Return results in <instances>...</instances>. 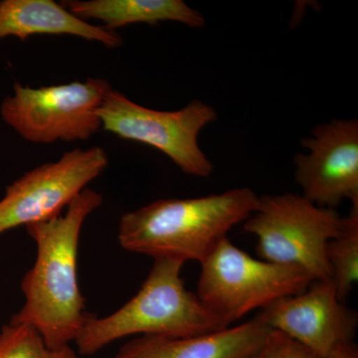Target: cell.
<instances>
[{
  "label": "cell",
  "instance_id": "1",
  "mask_svg": "<svg viewBox=\"0 0 358 358\" xmlns=\"http://www.w3.org/2000/svg\"><path fill=\"white\" fill-rule=\"evenodd\" d=\"M103 202L86 188L67 207L64 216L27 226L37 246L33 267L21 282L25 303L10 324L34 327L52 350L69 346L92 315L78 282V246L86 218Z\"/></svg>",
  "mask_w": 358,
  "mask_h": 358
},
{
  "label": "cell",
  "instance_id": "2",
  "mask_svg": "<svg viewBox=\"0 0 358 358\" xmlns=\"http://www.w3.org/2000/svg\"><path fill=\"white\" fill-rule=\"evenodd\" d=\"M258 203V195L249 187L196 199L157 200L122 216L119 242L122 248L155 260L201 263Z\"/></svg>",
  "mask_w": 358,
  "mask_h": 358
},
{
  "label": "cell",
  "instance_id": "3",
  "mask_svg": "<svg viewBox=\"0 0 358 358\" xmlns=\"http://www.w3.org/2000/svg\"><path fill=\"white\" fill-rule=\"evenodd\" d=\"M185 263L159 259L138 294L105 317L92 315L78 334V350L93 355L113 341L134 336L187 338L228 327L185 288L181 278Z\"/></svg>",
  "mask_w": 358,
  "mask_h": 358
},
{
  "label": "cell",
  "instance_id": "4",
  "mask_svg": "<svg viewBox=\"0 0 358 358\" xmlns=\"http://www.w3.org/2000/svg\"><path fill=\"white\" fill-rule=\"evenodd\" d=\"M343 217L301 195L259 196L256 211L244 223L245 232L258 239L261 260L306 271L313 281L333 279L327 243L341 231Z\"/></svg>",
  "mask_w": 358,
  "mask_h": 358
},
{
  "label": "cell",
  "instance_id": "5",
  "mask_svg": "<svg viewBox=\"0 0 358 358\" xmlns=\"http://www.w3.org/2000/svg\"><path fill=\"white\" fill-rule=\"evenodd\" d=\"M200 264L197 296L227 327L257 308L303 293L313 282L300 268L253 258L228 237Z\"/></svg>",
  "mask_w": 358,
  "mask_h": 358
},
{
  "label": "cell",
  "instance_id": "6",
  "mask_svg": "<svg viewBox=\"0 0 358 358\" xmlns=\"http://www.w3.org/2000/svg\"><path fill=\"white\" fill-rule=\"evenodd\" d=\"M110 90L101 78L37 89L15 83L13 95L0 106V115L31 143L87 141L102 128L98 110Z\"/></svg>",
  "mask_w": 358,
  "mask_h": 358
},
{
  "label": "cell",
  "instance_id": "7",
  "mask_svg": "<svg viewBox=\"0 0 358 358\" xmlns=\"http://www.w3.org/2000/svg\"><path fill=\"white\" fill-rule=\"evenodd\" d=\"M98 115L103 129L157 148L182 173L201 178L213 173V164L199 143L200 131L217 120L211 106L193 100L181 110L164 112L143 107L110 90Z\"/></svg>",
  "mask_w": 358,
  "mask_h": 358
},
{
  "label": "cell",
  "instance_id": "8",
  "mask_svg": "<svg viewBox=\"0 0 358 358\" xmlns=\"http://www.w3.org/2000/svg\"><path fill=\"white\" fill-rule=\"evenodd\" d=\"M109 164L105 150L94 147L65 152L7 186L0 200V235L18 226L26 227L60 215Z\"/></svg>",
  "mask_w": 358,
  "mask_h": 358
},
{
  "label": "cell",
  "instance_id": "9",
  "mask_svg": "<svg viewBox=\"0 0 358 358\" xmlns=\"http://www.w3.org/2000/svg\"><path fill=\"white\" fill-rule=\"evenodd\" d=\"M308 154L294 157V178L308 201L334 209L343 200L358 203V122L334 120L303 138Z\"/></svg>",
  "mask_w": 358,
  "mask_h": 358
},
{
  "label": "cell",
  "instance_id": "10",
  "mask_svg": "<svg viewBox=\"0 0 358 358\" xmlns=\"http://www.w3.org/2000/svg\"><path fill=\"white\" fill-rule=\"evenodd\" d=\"M260 313L273 331L319 358L352 343L357 331V313L339 301L333 279L313 281L303 293L280 299Z\"/></svg>",
  "mask_w": 358,
  "mask_h": 358
},
{
  "label": "cell",
  "instance_id": "11",
  "mask_svg": "<svg viewBox=\"0 0 358 358\" xmlns=\"http://www.w3.org/2000/svg\"><path fill=\"white\" fill-rule=\"evenodd\" d=\"M273 329L261 313L239 326L187 336H143L122 346L115 358H249Z\"/></svg>",
  "mask_w": 358,
  "mask_h": 358
},
{
  "label": "cell",
  "instance_id": "12",
  "mask_svg": "<svg viewBox=\"0 0 358 358\" xmlns=\"http://www.w3.org/2000/svg\"><path fill=\"white\" fill-rule=\"evenodd\" d=\"M39 34L74 35L100 42L109 48L122 45V39L117 33L77 17L53 0L0 1V40L14 36L25 41Z\"/></svg>",
  "mask_w": 358,
  "mask_h": 358
},
{
  "label": "cell",
  "instance_id": "13",
  "mask_svg": "<svg viewBox=\"0 0 358 358\" xmlns=\"http://www.w3.org/2000/svg\"><path fill=\"white\" fill-rule=\"evenodd\" d=\"M62 6L86 21L98 20L110 31L134 23L157 24L164 21L201 28L205 18L182 0H69Z\"/></svg>",
  "mask_w": 358,
  "mask_h": 358
},
{
  "label": "cell",
  "instance_id": "14",
  "mask_svg": "<svg viewBox=\"0 0 358 358\" xmlns=\"http://www.w3.org/2000/svg\"><path fill=\"white\" fill-rule=\"evenodd\" d=\"M327 258L339 301L345 303L358 279V203L352 204L338 234L327 243Z\"/></svg>",
  "mask_w": 358,
  "mask_h": 358
},
{
  "label": "cell",
  "instance_id": "15",
  "mask_svg": "<svg viewBox=\"0 0 358 358\" xmlns=\"http://www.w3.org/2000/svg\"><path fill=\"white\" fill-rule=\"evenodd\" d=\"M0 358H77L71 346L52 350L41 334L27 324H8L0 331Z\"/></svg>",
  "mask_w": 358,
  "mask_h": 358
},
{
  "label": "cell",
  "instance_id": "16",
  "mask_svg": "<svg viewBox=\"0 0 358 358\" xmlns=\"http://www.w3.org/2000/svg\"><path fill=\"white\" fill-rule=\"evenodd\" d=\"M249 358H319L280 331H272L262 348Z\"/></svg>",
  "mask_w": 358,
  "mask_h": 358
},
{
  "label": "cell",
  "instance_id": "17",
  "mask_svg": "<svg viewBox=\"0 0 358 358\" xmlns=\"http://www.w3.org/2000/svg\"><path fill=\"white\" fill-rule=\"evenodd\" d=\"M326 358H358L357 346L353 343L339 346Z\"/></svg>",
  "mask_w": 358,
  "mask_h": 358
}]
</instances>
